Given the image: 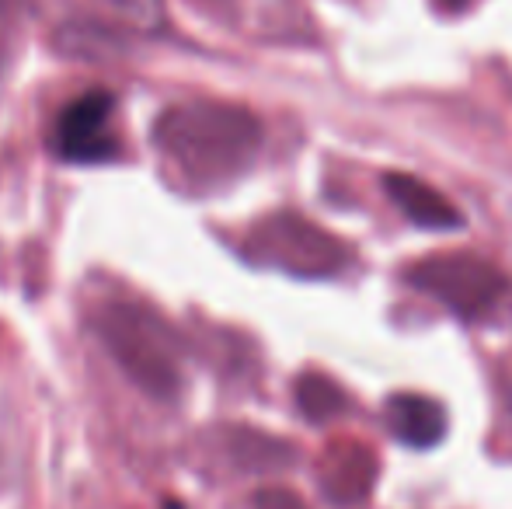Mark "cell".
<instances>
[{
    "instance_id": "1",
    "label": "cell",
    "mask_w": 512,
    "mask_h": 509,
    "mask_svg": "<svg viewBox=\"0 0 512 509\" xmlns=\"http://www.w3.org/2000/svg\"><path fill=\"white\" fill-rule=\"evenodd\" d=\"M154 150L175 185L213 192L251 168L262 150V123L230 102H182L154 123Z\"/></svg>"
},
{
    "instance_id": "2",
    "label": "cell",
    "mask_w": 512,
    "mask_h": 509,
    "mask_svg": "<svg viewBox=\"0 0 512 509\" xmlns=\"http://www.w3.org/2000/svg\"><path fill=\"white\" fill-rule=\"evenodd\" d=\"M95 332L102 335L105 349L122 367V374L150 398L171 401L182 391L178 349L168 328L150 311H140L133 304H105L95 314Z\"/></svg>"
},
{
    "instance_id": "3",
    "label": "cell",
    "mask_w": 512,
    "mask_h": 509,
    "mask_svg": "<svg viewBox=\"0 0 512 509\" xmlns=\"http://www.w3.org/2000/svg\"><path fill=\"white\" fill-rule=\"evenodd\" d=\"M411 290L439 300L446 311L464 321H478L502 304L509 276L488 258L474 252H432L405 269Z\"/></svg>"
},
{
    "instance_id": "4",
    "label": "cell",
    "mask_w": 512,
    "mask_h": 509,
    "mask_svg": "<svg viewBox=\"0 0 512 509\" xmlns=\"http://www.w3.org/2000/svg\"><path fill=\"white\" fill-rule=\"evenodd\" d=\"M248 255L297 279H328L349 265V248L293 210L258 220L248 234Z\"/></svg>"
},
{
    "instance_id": "5",
    "label": "cell",
    "mask_w": 512,
    "mask_h": 509,
    "mask_svg": "<svg viewBox=\"0 0 512 509\" xmlns=\"http://www.w3.org/2000/svg\"><path fill=\"white\" fill-rule=\"evenodd\" d=\"M108 119H112V95L105 91H88L70 102L56 119V154L74 164H98L115 157V136L108 129Z\"/></svg>"
},
{
    "instance_id": "6",
    "label": "cell",
    "mask_w": 512,
    "mask_h": 509,
    "mask_svg": "<svg viewBox=\"0 0 512 509\" xmlns=\"http://www.w3.org/2000/svg\"><path fill=\"white\" fill-rule=\"evenodd\" d=\"M377 457L366 443L338 440L321 461V492L335 506H359L373 489Z\"/></svg>"
},
{
    "instance_id": "7",
    "label": "cell",
    "mask_w": 512,
    "mask_h": 509,
    "mask_svg": "<svg viewBox=\"0 0 512 509\" xmlns=\"http://www.w3.org/2000/svg\"><path fill=\"white\" fill-rule=\"evenodd\" d=\"M384 189H387V196L394 199V206L405 213L411 224L422 227V231H457V227L464 224L457 206H453L443 192L425 185L422 178L394 171V175L384 178Z\"/></svg>"
},
{
    "instance_id": "8",
    "label": "cell",
    "mask_w": 512,
    "mask_h": 509,
    "mask_svg": "<svg viewBox=\"0 0 512 509\" xmlns=\"http://www.w3.org/2000/svg\"><path fill=\"white\" fill-rule=\"evenodd\" d=\"M387 426L405 447L429 450L443 440L446 433V412L439 401L425 398V394H394L387 401Z\"/></svg>"
},
{
    "instance_id": "9",
    "label": "cell",
    "mask_w": 512,
    "mask_h": 509,
    "mask_svg": "<svg viewBox=\"0 0 512 509\" xmlns=\"http://www.w3.org/2000/svg\"><path fill=\"white\" fill-rule=\"evenodd\" d=\"M227 450L241 468L248 471H279L293 464V447L276 436L255 433V429H230Z\"/></svg>"
},
{
    "instance_id": "10",
    "label": "cell",
    "mask_w": 512,
    "mask_h": 509,
    "mask_svg": "<svg viewBox=\"0 0 512 509\" xmlns=\"http://www.w3.org/2000/svg\"><path fill=\"white\" fill-rule=\"evenodd\" d=\"M297 408L314 426H324V422L338 419L349 408V398H345V391L328 374H314L310 370V374L297 381Z\"/></svg>"
},
{
    "instance_id": "11",
    "label": "cell",
    "mask_w": 512,
    "mask_h": 509,
    "mask_svg": "<svg viewBox=\"0 0 512 509\" xmlns=\"http://www.w3.org/2000/svg\"><path fill=\"white\" fill-rule=\"evenodd\" d=\"M98 7L133 32H161L164 28L161 0H98Z\"/></svg>"
},
{
    "instance_id": "12",
    "label": "cell",
    "mask_w": 512,
    "mask_h": 509,
    "mask_svg": "<svg viewBox=\"0 0 512 509\" xmlns=\"http://www.w3.org/2000/svg\"><path fill=\"white\" fill-rule=\"evenodd\" d=\"M251 506H255V509H307V506H304V499H300L297 492L279 489V485H272V489L255 492V499H251Z\"/></svg>"
},
{
    "instance_id": "13",
    "label": "cell",
    "mask_w": 512,
    "mask_h": 509,
    "mask_svg": "<svg viewBox=\"0 0 512 509\" xmlns=\"http://www.w3.org/2000/svg\"><path fill=\"white\" fill-rule=\"evenodd\" d=\"M21 14H25V0H0V56H7V39L18 35Z\"/></svg>"
},
{
    "instance_id": "14",
    "label": "cell",
    "mask_w": 512,
    "mask_h": 509,
    "mask_svg": "<svg viewBox=\"0 0 512 509\" xmlns=\"http://www.w3.org/2000/svg\"><path fill=\"white\" fill-rule=\"evenodd\" d=\"M471 0H443V7H450V11H460V7H467Z\"/></svg>"
}]
</instances>
